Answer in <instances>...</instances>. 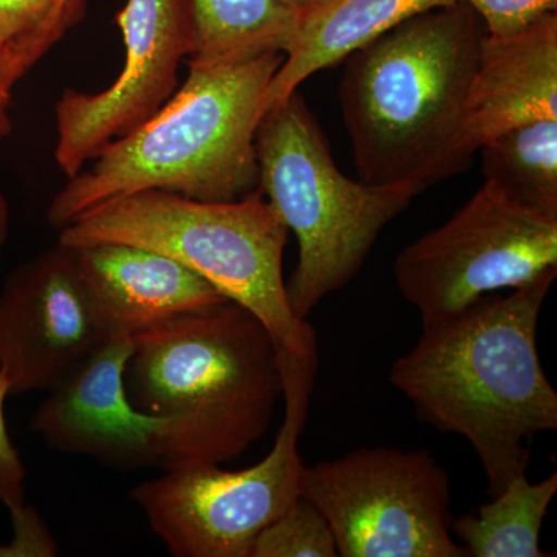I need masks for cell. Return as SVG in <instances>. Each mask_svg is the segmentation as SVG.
Here are the masks:
<instances>
[{
  "instance_id": "1",
  "label": "cell",
  "mask_w": 557,
  "mask_h": 557,
  "mask_svg": "<svg viewBox=\"0 0 557 557\" xmlns=\"http://www.w3.org/2000/svg\"><path fill=\"white\" fill-rule=\"evenodd\" d=\"M557 269L507 296H483L423 325L388 380L423 423L471 443L487 494L527 474V442L557 429V394L542 368L537 325Z\"/></svg>"
},
{
  "instance_id": "2",
  "label": "cell",
  "mask_w": 557,
  "mask_h": 557,
  "mask_svg": "<svg viewBox=\"0 0 557 557\" xmlns=\"http://www.w3.org/2000/svg\"><path fill=\"white\" fill-rule=\"evenodd\" d=\"M486 30L465 2L418 14L347 57L339 84L359 180L420 194L468 170L467 102Z\"/></svg>"
},
{
  "instance_id": "3",
  "label": "cell",
  "mask_w": 557,
  "mask_h": 557,
  "mask_svg": "<svg viewBox=\"0 0 557 557\" xmlns=\"http://www.w3.org/2000/svg\"><path fill=\"white\" fill-rule=\"evenodd\" d=\"M284 53L236 64L189 62L177 94L145 124L109 143L69 178L47 220L61 230L91 209L143 193L166 190L200 201H236L259 194L256 134L271 79Z\"/></svg>"
},
{
  "instance_id": "4",
  "label": "cell",
  "mask_w": 557,
  "mask_h": 557,
  "mask_svg": "<svg viewBox=\"0 0 557 557\" xmlns=\"http://www.w3.org/2000/svg\"><path fill=\"white\" fill-rule=\"evenodd\" d=\"M132 339V405L172 421L159 467L226 463L269 431L284 381L274 341L251 311L226 300Z\"/></svg>"
},
{
  "instance_id": "5",
  "label": "cell",
  "mask_w": 557,
  "mask_h": 557,
  "mask_svg": "<svg viewBox=\"0 0 557 557\" xmlns=\"http://www.w3.org/2000/svg\"><path fill=\"white\" fill-rule=\"evenodd\" d=\"M67 248L126 244L170 256L251 311L277 348L284 383L313 391L318 336L293 313L282 259L288 228L262 194L236 201H200L143 190L91 209L60 230Z\"/></svg>"
},
{
  "instance_id": "6",
  "label": "cell",
  "mask_w": 557,
  "mask_h": 557,
  "mask_svg": "<svg viewBox=\"0 0 557 557\" xmlns=\"http://www.w3.org/2000/svg\"><path fill=\"white\" fill-rule=\"evenodd\" d=\"M256 153L260 194L298 239V265L287 282V296L293 313L307 319L358 276L381 231L417 193L344 175L298 91L267 109L256 134Z\"/></svg>"
},
{
  "instance_id": "7",
  "label": "cell",
  "mask_w": 557,
  "mask_h": 557,
  "mask_svg": "<svg viewBox=\"0 0 557 557\" xmlns=\"http://www.w3.org/2000/svg\"><path fill=\"white\" fill-rule=\"evenodd\" d=\"M300 496L343 557H465L450 533L448 472L426 449L362 448L304 467Z\"/></svg>"
},
{
  "instance_id": "8",
  "label": "cell",
  "mask_w": 557,
  "mask_h": 557,
  "mask_svg": "<svg viewBox=\"0 0 557 557\" xmlns=\"http://www.w3.org/2000/svg\"><path fill=\"white\" fill-rule=\"evenodd\" d=\"M310 395L285 388V417L269 456L240 471L220 465H183L139 483L131 498L152 533L175 557H251L270 523L300 497L298 442Z\"/></svg>"
},
{
  "instance_id": "9",
  "label": "cell",
  "mask_w": 557,
  "mask_h": 557,
  "mask_svg": "<svg viewBox=\"0 0 557 557\" xmlns=\"http://www.w3.org/2000/svg\"><path fill=\"white\" fill-rule=\"evenodd\" d=\"M557 269V220L519 207L490 182L465 207L399 252L395 282L423 325L483 296Z\"/></svg>"
},
{
  "instance_id": "10",
  "label": "cell",
  "mask_w": 557,
  "mask_h": 557,
  "mask_svg": "<svg viewBox=\"0 0 557 557\" xmlns=\"http://www.w3.org/2000/svg\"><path fill=\"white\" fill-rule=\"evenodd\" d=\"M116 24L126 46L119 78L100 94L65 89L54 108V159L67 178L152 119L174 95L180 62L196 50L193 0H127Z\"/></svg>"
},
{
  "instance_id": "11",
  "label": "cell",
  "mask_w": 557,
  "mask_h": 557,
  "mask_svg": "<svg viewBox=\"0 0 557 557\" xmlns=\"http://www.w3.org/2000/svg\"><path fill=\"white\" fill-rule=\"evenodd\" d=\"M109 338L72 248L58 244L7 276L0 292V370L11 395L49 392Z\"/></svg>"
},
{
  "instance_id": "12",
  "label": "cell",
  "mask_w": 557,
  "mask_h": 557,
  "mask_svg": "<svg viewBox=\"0 0 557 557\" xmlns=\"http://www.w3.org/2000/svg\"><path fill=\"white\" fill-rule=\"evenodd\" d=\"M131 336H112L49 391L30 428L50 448L91 457L106 467L159 465L161 440L171 418L149 416L132 405L126 388Z\"/></svg>"
},
{
  "instance_id": "13",
  "label": "cell",
  "mask_w": 557,
  "mask_h": 557,
  "mask_svg": "<svg viewBox=\"0 0 557 557\" xmlns=\"http://www.w3.org/2000/svg\"><path fill=\"white\" fill-rule=\"evenodd\" d=\"M102 327L134 336L225 304L208 281L153 249L126 244L72 248Z\"/></svg>"
},
{
  "instance_id": "14",
  "label": "cell",
  "mask_w": 557,
  "mask_h": 557,
  "mask_svg": "<svg viewBox=\"0 0 557 557\" xmlns=\"http://www.w3.org/2000/svg\"><path fill=\"white\" fill-rule=\"evenodd\" d=\"M557 119V13L509 35H485L467 102L475 148L533 121Z\"/></svg>"
},
{
  "instance_id": "15",
  "label": "cell",
  "mask_w": 557,
  "mask_h": 557,
  "mask_svg": "<svg viewBox=\"0 0 557 557\" xmlns=\"http://www.w3.org/2000/svg\"><path fill=\"white\" fill-rule=\"evenodd\" d=\"M458 0H329L300 13L298 38L271 79L267 109L287 100L321 70L335 67L354 51L392 28Z\"/></svg>"
},
{
  "instance_id": "16",
  "label": "cell",
  "mask_w": 557,
  "mask_h": 557,
  "mask_svg": "<svg viewBox=\"0 0 557 557\" xmlns=\"http://www.w3.org/2000/svg\"><path fill=\"white\" fill-rule=\"evenodd\" d=\"M196 50L189 62L236 64L265 53L287 54L300 13L287 0H193Z\"/></svg>"
},
{
  "instance_id": "17",
  "label": "cell",
  "mask_w": 557,
  "mask_h": 557,
  "mask_svg": "<svg viewBox=\"0 0 557 557\" xmlns=\"http://www.w3.org/2000/svg\"><path fill=\"white\" fill-rule=\"evenodd\" d=\"M557 493V474L531 483L527 474L512 479L475 512L450 522V533L474 557H542L541 530Z\"/></svg>"
},
{
  "instance_id": "18",
  "label": "cell",
  "mask_w": 557,
  "mask_h": 557,
  "mask_svg": "<svg viewBox=\"0 0 557 557\" xmlns=\"http://www.w3.org/2000/svg\"><path fill=\"white\" fill-rule=\"evenodd\" d=\"M479 150L485 182L519 207L557 220V119L522 124Z\"/></svg>"
},
{
  "instance_id": "19",
  "label": "cell",
  "mask_w": 557,
  "mask_h": 557,
  "mask_svg": "<svg viewBox=\"0 0 557 557\" xmlns=\"http://www.w3.org/2000/svg\"><path fill=\"white\" fill-rule=\"evenodd\" d=\"M87 0H0V57L30 70L84 13Z\"/></svg>"
},
{
  "instance_id": "20",
  "label": "cell",
  "mask_w": 557,
  "mask_h": 557,
  "mask_svg": "<svg viewBox=\"0 0 557 557\" xmlns=\"http://www.w3.org/2000/svg\"><path fill=\"white\" fill-rule=\"evenodd\" d=\"M335 556L338 549L327 519L302 496L259 534L251 549V557Z\"/></svg>"
},
{
  "instance_id": "21",
  "label": "cell",
  "mask_w": 557,
  "mask_h": 557,
  "mask_svg": "<svg viewBox=\"0 0 557 557\" xmlns=\"http://www.w3.org/2000/svg\"><path fill=\"white\" fill-rule=\"evenodd\" d=\"M10 395L9 376L0 370V504L9 509L13 519L21 516L28 507L25 505L27 471L7 426L5 401Z\"/></svg>"
},
{
  "instance_id": "22",
  "label": "cell",
  "mask_w": 557,
  "mask_h": 557,
  "mask_svg": "<svg viewBox=\"0 0 557 557\" xmlns=\"http://www.w3.org/2000/svg\"><path fill=\"white\" fill-rule=\"evenodd\" d=\"M479 14L487 35H509L548 13L557 0H460Z\"/></svg>"
},
{
  "instance_id": "23",
  "label": "cell",
  "mask_w": 557,
  "mask_h": 557,
  "mask_svg": "<svg viewBox=\"0 0 557 557\" xmlns=\"http://www.w3.org/2000/svg\"><path fill=\"white\" fill-rule=\"evenodd\" d=\"M28 70L22 67L10 58L0 57V141L9 137L13 124L10 119V106L13 100V90Z\"/></svg>"
},
{
  "instance_id": "24",
  "label": "cell",
  "mask_w": 557,
  "mask_h": 557,
  "mask_svg": "<svg viewBox=\"0 0 557 557\" xmlns=\"http://www.w3.org/2000/svg\"><path fill=\"white\" fill-rule=\"evenodd\" d=\"M10 231V208L3 194H0V258H2L3 247L9 239Z\"/></svg>"
},
{
  "instance_id": "25",
  "label": "cell",
  "mask_w": 557,
  "mask_h": 557,
  "mask_svg": "<svg viewBox=\"0 0 557 557\" xmlns=\"http://www.w3.org/2000/svg\"><path fill=\"white\" fill-rule=\"evenodd\" d=\"M287 2L289 5L295 7L299 13H304V11L314 9V7L329 2V0H287Z\"/></svg>"
}]
</instances>
